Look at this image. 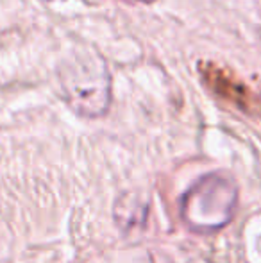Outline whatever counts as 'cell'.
Returning <instances> with one entry per match:
<instances>
[{"mask_svg":"<svg viewBox=\"0 0 261 263\" xmlns=\"http://www.w3.org/2000/svg\"><path fill=\"white\" fill-rule=\"evenodd\" d=\"M236 204V188L222 176H208L186 194L183 217L195 229H218L231 220Z\"/></svg>","mask_w":261,"mask_h":263,"instance_id":"1","label":"cell"},{"mask_svg":"<svg viewBox=\"0 0 261 263\" xmlns=\"http://www.w3.org/2000/svg\"><path fill=\"white\" fill-rule=\"evenodd\" d=\"M198 73H200L204 84L222 101L229 102L238 109L251 115H261V97L252 91L236 73L227 70L226 66L215 65L211 61L198 63Z\"/></svg>","mask_w":261,"mask_h":263,"instance_id":"2","label":"cell"}]
</instances>
